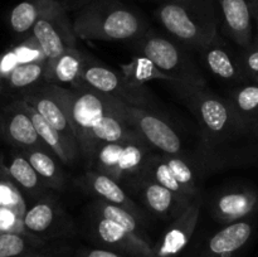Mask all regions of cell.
Wrapping results in <instances>:
<instances>
[{"instance_id": "obj_1", "label": "cell", "mask_w": 258, "mask_h": 257, "mask_svg": "<svg viewBox=\"0 0 258 257\" xmlns=\"http://www.w3.org/2000/svg\"><path fill=\"white\" fill-rule=\"evenodd\" d=\"M179 97L196 117L204 138V145L209 153L214 154L218 163L223 161L219 158V153L224 146L231 149L232 145L244 140L258 143L243 125L227 97L216 95L208 87L184 93Z\"/></svg>"}, {"instance_id": "obj_2", "label": "cell", "mask_w": 258, "mask_h": 257, "mask_svg": "<svg viewBox=\"0 0 258 257\" xmlns=\"http://www.w3.org/2000/svg\"><path fill=\"white\" fill-rule=\"evenodd\" d=\"M155 14L176 43L199 52L219 35L217 0H163Z\"/></svg>"}, {"instance_id": "obj_3", "label": "cell", "mask_w": 258, "mask_h": 257, "mask_svg": "<svg viewBox=\"0 0 258 257\" xmlns=\"http://www.w3.org/2000/svg\"><path fill=\"white\" fill-rule=\"evenodd\" d=\"M77 38L87 40H136L148 30L136 10L120 0H92L83 5L72 20Z\"/></svg>"}, {"instance_id": "obj_4", "label": "cell", "mask_w": 258, "mask_h": 257, "mask_svg": "<svg viewBox=\"0 0 258 257\" xmlns=\"http://www.w3.org/2000/svg\"><path fill=\"white\" fill-rule=\"evenodd\" d=\"M135 49L170 78V86L178 96L207 87L199 68L174 39L146 30L135 40Z\"/></svg>"}, {"instance_id": "obj_5", "label": "cell", "mask_w": 258, "mask_h": 257, "mask_svg": "<svg viewBox=\"0 0 258 257\" xmlns=\"http://www.w3.org/2000/svg\"><path fill=\"white\" fill-rule=\"evenodd\" d=\"M68 117L80 149L81 160L87 166L92 155V131L97 123L113 107L115 98L93 91L77 83L71 88L64 87Z\"/></svg>"}, {"instance_id": "obj_6", "label": "cell", "mask_w": 258, "mask_h": 257, "mask_svg": "<svg viewBox=\"0 0 258 257\" xmlns=\"http://www.w3.org/2000/svg\"><path fill=\"white\" fill-rule=\"evenodd\" d=\"M81 85L106 96L116 98L126 105L156 111L158 102L144 85L128 80L108 66L86 55L85 67L81 75ZM158 112V111H156Z\"/></svg>"}, {"instance_id": "obj_7", "label": "cell", "mask_w": 258, "mask_h": 257, "mask_svg": "<svg viewBox=\"0 0 258 257\" xmlns=\"http://www.w3.org/2000/svg\"><path fill=\"white\" fill-rule=\"evenodd\" d=\"M22 229L43 242L71 239L77 233L75 223L62 204L44 193L22 216Z\"/></svg>"}, {"instance_id": "obj_8", "label": "cell", "mask_w": 258, "mask_h": 257, "mask_svg": "<svg viewBox=\"0 0 258 257\" xmlns=\"http://www.w3.org/2000/svg\"><path fill=\"white\" fill-rule=\"evenodd\" d=\"M20 100L34 108L50 126H53L60 134L73 158L76 159V161H80V149L68 117L64 86L50 85V83H45L44 86H38V87L33 86L27 90H23Z\"/></svg>"}, {"instance_id": "obj_9", "label": "cell", "mask_w": 258, "mask_h": 257, "mask_svg": "<svg viewBox=\"0 0 258 257\" xmlns=\"http://www.w3.org/2000/svg\"><path fill=\"white\" fill-rule=\"evenodd\" d=\"M125 120L153 150L166 155H184L183 141L176 131L156 111L121 102Z\"/></svg>"}, {"instance_id": "obj_10", "label": "cell", "mask_w": 258, "mask_h": 257, "mask_svg": "<svg viewBox=\"0 0 258 257\" xmlns=\"http://www.w3.org/2000/svg\"><path fill=\"white\" fill-rule=\"evenodd\" d=\"M85 231L96 247L110 249L128 257H151L153 243L144 241L115 222L87 211Z\"/></svg>"}, {"instance_id": "obj_11", "label": "cell", "mask_w": 258, "mask_h": 257, "mask_svg": "<svg viewBox=\"0 0 258 257\" xmlns=\"http://www.w3.org/2000/svg\"><path fill=\"white\" fill-rule=\"evenodd\" d=\"M256 232V217L226 224L188 257H243Z\"/></svg>"}, {"instance_id": "obj_12", "label": "cell", "mask_w": 258, "mask_h": 257, "mask_svg": "<svg viewBox=\"0 0 258 257\" xmlns=\"http://www.w3.org/2000/svg\"><path fill=\"white\" fill-rule=\"evenodd\" d=\"M122 186L140 197L144 206L154 216L169 222L175 219L194 199H197L179 196L156 183L155 180H153L150 176L144 173L138 178L125 183Z\"/></svg>"}, {"instance_id": "obj_13", "label": "cell", "mask_w": 258, "mask_h": 257, "mask_svg": "<svg viewBox=\"0 0 258 257\" xmlns=\"http://www.w3.org/2000/svg\"><path fill=\"white\" fill-rule=\"evenodd\" d=\"M202 198L194 199L153 243L151 257H179L189 246L199 222Z\"/></svg>"}, {"instance_id": "obj_14", "label": "cell", "mask_w": 258, "mask_h": 257, "mask_svg": "<svg viewBox=\"0 0 258 257\" xmlns=\"http://www.w3.org/2000/svg\"><path fill=\"white\" fill-rule=\"evenodd\" d=\"M0 136L18 151L48 149L38 136L23 100L13 101L0 110Z\"/></svg>"}, {"instance_id": "obj_15", "label": "cell", "mask_w": 258, "mask_h": 257, "mask_svg": "<svg viewBox=\"0 0 258 257\" xmlns=\"http://www.w3.org/2000/svg\"><path fill=\"white\" fill-rule=\"evenodd\" d=\"M30 33L42 48L47 60L54 59L68 48L77 47V37L66 10L39 19Z\"/></svg>"}, {"instance_id": "obj_16", "label": "cell", "mask_w": 258, "mask_h": 257, "mask_svg": "<svg viewBox=\"0 0 258 257\" xmlns=\"http://www.w3.org/2000/svg\"><path fill=\"white\" fill-rule=\"evenodd\" d=\"M258 211V189L253 186H233L216 196L212 203V216L221 224L234 223L253 217Z\"/></svg>"}, {"instance_id": "obj_17", "label": "cell", "mask_w": 258, "mask_h": 257, "mask_svg": "<svg viewBox=\"0 0 258 257\" xmlns=\"http://www.w3.org/2000/svg\"><path fill=\"white\" fill-rule=\"evenodd\" d=\"M80 185L87 193L92 194L95 199L120 207V208L130 212L144 224L146 226L149 224V219L145 212L133 201L125 188L110 176L97 173V171L86 170L85 174L80 178Z\"/></svg>"}, {"instance_id": "obj_18", "label": "cell", "mask_w": 258, "mask_h": 257, "mask_svg": "<svg viewBox=\"0 0 258 257\" xmlns=\"http://www.w3.org/2000/svg\"><path fill=\"white\" fill-rule=\"evenodd\" d=\"M203 62L209 72L223 82L237 86L251 82L242 66L238 53L228 47L221 37L201 50Z\"/></svg>"}, {"instance_id": "obj_19", "label": "cell", "mask_w": 258, "mask_h": 257, "mask_svg": "<svg viewBox=\"0 0 258 257\" xmlns=\"http://www.w3.org/2000/svg\"><path fill=\"white\" fill-rule=\"evenodd\" d=\"M227 35L241 49L254 39L253 7L248 0H217Z\"/></svg>"}, {"instance_id": "obj_20", "label": "cell", "mask_w": 258, "mask_h": 257, "mask_svg": "<svg viewBox=\"0 0 258 257\" xmlns=\"http://www.w3.org/2000/svg\"><path fill=\"white\" fill-rule=\"evenodd\" d=\"M86 55L77 47L68 48L57 58L45 62L43 80L50 85H70L71 87L77 85L85 67Z\"/></svg>"}, {"instance_id": "obj_21", "label": "cell", "mask_w": 258, "mask_h": 257, "mask_svg": "<svg viewBox=\"0 0 258 257\" xmlns=\"http://www.w3.org/2000/svg\"><path fill=\"white\" fill-rule=\"evenodd\" d=\"M66 10L57 0H24L12 9L9 25L17 34L32 32L35 23L44 17Z\"/></svg>"}, {"instance_id": "obj_22", "label": "cell", "mask_w": 258, "mask_h": 257, "mask_svg": "<svg viewBox=\"0 0 258 257\" xmlns=\"http://www.w3.org/2000/svg\"><path fill=\"white\" fill-rule=\"evenodd\" d=\"M30 165L37 171L38 176L47 189L63 190L67 185V176L60 166V161L48 149L34 148L20 151Z\"/></svg>"}, {"instance_id": "obj_23", "label": "cell", "mask_w": 258, "mask_h": 257, "mask_svg": "<svg viewBox=\"0 0 258 257\" xmlns=\"http://www.w3.org/2000/svg\"><path fill=\"white\" fill-rule=\"evenodd\" d=\"M227 100L247 130L258 141V85L244 83L232 88Z\"/></svg>"}, {"instance_id": "obj_24", "label": "cell", "mask_w": 258, "mask_h": 257, "mask_svg": "<svg viewBox=\"0 0 258 257\" xmlns=\"http://www.w3.org/2000/svg\"><path fill=\"white\" fill-rule=\"evenodd\" d=\"M151 154L153 149L145 144L125 143L116 165L113 180L123 185L127 181L140 176L145 171Z\"/></svg>"}, {"instance_id": "obj_25", "label": "cell", "mask_w": 258, "mask_h": 257, "mask_svg": "<svg viewBox=\"0 0 258 257\" xmlns=\"http://www.w3.org/2000/svg\"><path fill=\"white\" fill-rule=\"evenodd\" d=\"M87 211L92 212V213L97 214V216L103 217L106 219H110V221L115 222L118 226L122 227L123 229L130 232L134 236L139 237V238L144 239V241L149 242V243H154L148 233V226L144 224L141 221H139L130 212L125 211V209L120 208V207L112 206V204H108L106 202L95 199L87 207Z\"/></svg>"}, {"instance_id": "obj_26", "label": "cell", "mask_w": 258, "mask_h": 257, "mask_svg": "<svg viewBox=\"0 0 258 257\" xmlns=\"http://www.w3.org/2000/svg\"><path fill=\"white\" fill-rule=\"evenodd\" d=\"M7 171L10 178L18 184V186L25 194H28V197L34 198V201L45 193L47 188L38 176L37 171L30 165L28 159L20 151L12 156L9 164L7 165Z\"/></svg>"}, {"instance_id": "obj_27", "label": "cell", "mask_w": 258, "mask_h": 257, "mask_svg": "<svg viewBox=\"0 0 258 257\" xmlns=\"http://www.w3.org/2000/svg\"><path fill=\"white\" fill-rule=\"evenodd\" d=\"M27 105V103H25ZM28 112H29L30 117H32L33 125H34L35 131H37L38 136L40 140L43 141L48 150L63 164V165H72V164L77 163L73 155L71 154L70 149H68L67 144L63 140L60 134L55 130L53 126H50L34 108L27 105Z\"/></svg>"}, {"instance_id": "obj_28", "label": "cell", "mask_w": 258, "mask_h": 257, "mask_svg": "<svg viewBox=\"0 0 258 257\" xmlns=\"http://www.w3.org/2000/svg\"><path fill=\"white\" fill-rule=\"evenodd\" d=\"M43 243L25 232H0V257H27Z\"/></svg>"}, {"instance_id": "obj_29", "label": "cell", "mask_w": 258, "mask_h": 257, "mask_svg": "<svg viewBox=\"0 0 258 257\" xmlns=\"http://www.w3.org/2000/svg\"><path fill=\"white\" fill-rule=\"evenodd\" d=\"M121 73L128 80L140 85H144L148 81H164L170 83V78L143 55H136L130 63L121 66Z\"/></svg>"}, {"instance_id": "obj_30", "label": "cell", "mask_w": 258, "mask_h": 257, "mask_svg": "<svg viewBox=\"0 0 258 257\" xmlns=\"http://www.w3.org/2000/svg\"><path fill=\"white\" fill-rule=\"evenodd\" d=\"M161 158L168 165L169 170L174 175V178L179 181L181 186L185 189L186 193L190 197H201V189L197 184L196 174H194L193 166L189 164L188 159L184 158V155H166L161 154Z\"/></svg>"}, {"instance_id": "obj_31", "label": "cell", "mask_w": 258, "mask_h": 257, "mask_svg": "<svg viewBox=\"0 0 258 257\" xmlns=\"http://www.w3.org/2000/svg\"><path fill=\"white\" fill-rule=\"evenodd\" d=\"M47 62V60H45ZM45 62H34L24 63L15 67L9 73L5 81L8 85L14 90H27L33 87L37 82L43 80V72H44Z\"/></svg>"}, {"instance_id": "obj_32", "label": "cell", "mask_w": 258, "mask_h": 257, "mask_svg": "<svg viewBox=\"0 0 258 257\" xmlns=\"http://www.w3.org/2000/svg\"><path fill=\"white\" fill-rule=\"evenodd\" d=\"M12 52L17 59L18 66L24 65V63L45 62L47 60L42 48L39 47L32 33H28V37L25 39H23L19 44L12 48Z\"/></svg>"}, {"instance_id": "obj_33", "label": "cell", "mask_w": 258, "mask_h": 257, "mask_svg": "<svg viewBox=\"0 0 258 257\" xmlns=\"http://www.w3.org/2000/svg\"><path fill=\"white\" fill-rule=\"evenodd\" d=\"M75 246L71 239L48 241L30 252L27 257H73Z\"/></svg>"}, {"instance_id": "obj_34", "label": "cell", "mask_w": 258, "mask_h": 257, "mask_svg": "<svg viewBox=\"0 0 258 257\" xmlns=\"http://www.w3.org/2000/svg\"><path fill=\"white\" fill-rule=\"evenodd\" d=\"M239 59L248 76L249 81L258 85V39L254 37L253 42L248 47L239 50Z\"/></svg>"}, {"instance_id": "obj_35", "label": "cell", "mask_w": 258, "mask_h": 257, "mask_svg": "<svg viewBox=\"0 0 258 257\" xmlns=\"http://www.w3.org/2000/svg\"><path fill=\"white\" fill-rule=\"evenodd\" d=\"M22 204L19 193L10 183H0V207H8L18 212Z\"/></svg>"}, {"instance_id": "obj_36", "label": "cell", "mask_w": 258, "mask_h": 257, "mask_svg": "<svg viewBox=\"0 0 258 257\" xmlns=\"http://www.w3.org/2000/svg\"><path fill=\"white\" fill-rule=\"evenodd\" d=\"M73 257H128V256L117 253V252L110 251V249L101 248V247L82 246V247H75Z\"/></svg>"}, {"instance_id": "obj_37", "label": "cell", "mask_w": 258, "mask_h": 257, "mask_svg": "<svg viewBox=\"0 0 258 257\" xmlns=\"http://www.w3.org/2000/svg\"><path fill=\"white\" fill-rule=\"evenodd\" d=\"M252 7H253V15H254V22H256L257 28V35L256 38L258 39V0H252Z\"/></svg>"}, {"instance_id": "obj_38", "label": "cell", "mask_w": 258, "mask_h": 257, "mask_svg": "<svg viewBox=\"0 0 258 257\" xmlns=\"http://www.w3.org/2000/svg\"><path fill=\"white\" fill-rule=\"evenodd\" d=\"M3 90V78H0V92H2Z\"/></svg>"}]
</instances>
